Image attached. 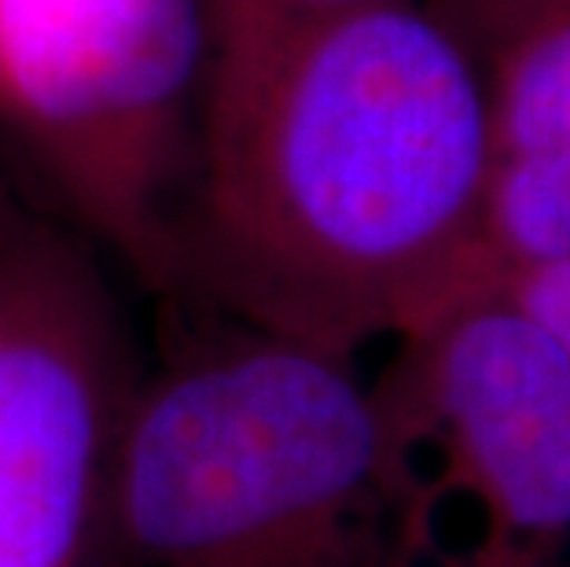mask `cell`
<instances>
[{
  "label": "cell",
  "mask_w": 570,
  "mask_h": 567,
  "mask_svg": "<svg viewBox=\"0 0 570 567\" xmlns=\"http://www.w3.org/2000/svg\"><path fill=\"white\" fill-rule=\"evenodd\" d=\"M490 100L405 0L210 41L169 292L350 358L501 284L482 244Z\"/></svg>",
  "instance_id": "cell-1"
},
{
  "label": "cell",
  "mask_w": 570,
  "mask_h": 567,
  "mask_svg": "<svg viewBox=\"0 0 570 567\" xmlns=\"http://www.w3.org/2000/svg\"><path fill=\"white\" fill-rule=\"evenodd\" d=\"M96 560L409 567L380 417L350 358L225 317L132 380Z\"/></svg>",
  "instance_id": "cell-2"
},
{
  "label": "cell",
  "mask_w": 570,
  "mask_h": 567,
  "mask_svg": "<svg viewBox=\"0 0 570 567\" xmlns=\"http://www.w3.org/2000/svg\"><path fill=\"white\" fill-rule=\"evenodd\" d=\"M206 75L203 0H0V155L159 292Z\"/></svg>",
  "instance_id": "cell-3"
},
{
  "label": "cell",
  "mask_w": 570,
  "mask_h": 567,
  "mask_svg": "<svg viewBox=\"0 0 570 567\" xmlns=\"http://www.w3.org/2000/svg\"><path fill=\"white\" fill-rule=\"evenodd\" d=\"M409 567H549L570 538V354L501 284L405 335L372 388Z\"/></svg>",
  "instance_id": "cell-4"
},
{
  "label": "cell",
  "mask_w": 570,
  "mask_h": 567,
  "mask_svg": "<svg viewBox=\"0 0 570 567\" xmlns=\"http://www.w3.org/2000/svg\"><path fill=\"white\" fill-rule=\"evenodd\" d=\"M132 377L78 247L0 228V567H89Z\"/></svg>",
  "instance_id": "cell-5"
},
{
  "label": "cell",
  "mask_w": 570,
  "mask_h": 567,
  "mask_svg": "<svg viewBox=\"0 0 570 567\" xmlns=\"http://www.w3.org/2000/svg\"><path fill=\"white\" fill-rule=\"evenodd\" d=\"M490 144L493 155H570V16L538 22L508 48Z\"/></svg>",
  "instance_id": "cell-6"
},
{
  "label": "cell",
  "mask_w": 570,
  "mask_h": 567,
  "mask_svg": "<svg viewBox=\"0 0 570 567\" xmlns=\"http://www.w3.org/2000/svg\"><path fill=\"white\" fill-rule=\"evenodd\" d=\"M203 4L210 19V41H228L343 16V11L380 4V0H203Z\"/></svg>",
  "instance_id": "cell-7"
},
{
  "label": "cell",
  "mask_w": 570,
  "mask_h": 567,
  "mask_svg": "<svg viewBox=\"0 0 570 567\" xmlns=\"http://www.w3.org/2000/svg\"><path fill=\"white\" fill-rule=\"evenodd\" d=\"M508 299L530 313L544 332L570 354V258L508 276L501 284Z\"/></svg>",
  "instance_id": "cell-8"
},
{
  "label": "cell",
  "mask_w": 570,
  "mask_h": 567,
  "mask_svg": "<svg viewBox=\"0 0 570 567\" xmlns=\"http://www.w3.org/2000/svg\"><path fill=\"white\" fill-rule=\"evenodd\" d=\"M19 203L11 199V192H8V180H4V174H0V228H4L8 222H16L19 218Z\"/></svg>",
  "instance_id": "cell-9"
}]
</instances>
